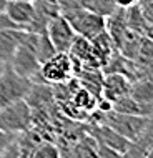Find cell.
Segmentation results:
<instances>
[{"mask_svg":"<svg viewBox=\"0 0 153 158\" xmlns=\"http://www.w3.org/2000/svg\"><path fill=\"white\" fill-rule=\"evenodd\" d=\"M87 133L90 135L97 143L107 145V147L113 148V150H117L122 156L125 155V152L128 150V147H130V140H126L125 136L117 133L113 128H110L108 125H105V123H90V125L87 127Z\"/></svg>","mask_w":153,"mask_h":158,"instance_id":"8","label":"cell"},{"mask_svg":"<svg viewBox=\"0 0 153 158\" xmlns=\"http://www.w3.org/2000/svg\"><path fill=\"white\" fill-rule=\"evenodd\" d=\"M32 108L27 100H17L0 108V130L7 133H22L32 127Z\"/></svg>","mask_w":153,"mask_h":158,"instance_id":"3","label":"cell"},{"mask_svg":"<svg viewBox=\"0 0 153 158\" xmlns=\"http://www.w3.org/2000/svg\"><path fill=\"white\" fill-rule=\"evenodd\" d=\"M8 27H15V25H14V22H12V20L5 15V12H0V30H2V28H8ZM15 28H17V27H15Z\"/></svg>","mask_w":153,"mask_h":158,"instance_id":"20","label":"cell"},{"mask_svg":"<svg viewBox=\"0 0 153 158\" xmlns=\"http://www.w3.org/2000/svg\"><path fill=\"white\" fill-rule=\"evenodd\" d=\"M60 14L68 20L72 28L76 35H82L85 38H93L107 27V19L87 8H72V10H62Z\"/></svg>","mask_w":153,"mask_h":158,"instance_id":"4","label":"cell"},{"mask_svg":"<svg viewBox=\"0 0 153 158\" xmlns=\"http://www.w3.org/2000/svg\"><path fill=\"white\" fill-rule=\"evenodd\" d=\"M140 0H115V3H117V7L120 8H128L131 5H135V3H138Z\"/></svg>","mask_w":153,"mask_h":158,"instance_id":"21","label":"cell"},{"mask_svg":"<svg viewBox=\"0 0 153 158\" xmlns=\"http://www.w3.org/2000/svg\"><path fill=\"white\" fill-rule=\"evenodd\" d=\"M3 67H5V65H3ZM3 67H2V65H0V72H2V68H3Z\"/></svg>","mask_w":153,"mask_h":158,"instance_id":"26","label":"cell"},{"mask_svg":"<svg viewBox=\"0 0 153 158\" xmlns=\"http://www.w3.org/2000/svg\"><path fill=\"white\" fill-rule=\"evenodd\" d=\"M97 156H103V158H107V156H122V155H120V153H118L117 150H113V148L107 147V145H100V143H97Z\"/></svg>","mask_w":153,"mask_h":158,"instance_id":"19","label":"cell"},{"mask_svg":"<svg viewBox=\"0 0 153 158\" xmlns=\"http://www.w3.org/2000/svg\"><path fill=\"white\" fill-rule=\"evenodd\" d=\"M23 2H35V0H23Z\"/></svg>","mask_w":153,"mask_h":158,"instance_id":"25","label":"cell"},{"mask_svg":"<svg viewBox=\"0 0 153 158\" xmlns=\"http://www.w3.org/2000/svg\"><path fill=\"white\" fill-rule=\"evenodd\" d=\"M100 118H95L90 123H105L110 128H113L117 133H120L122 136H125L126 140H135L137 136L143 131V128L147 127L150 117H138V115H128V113H122V112H115V110H107L101 112L97 108Z\"/></svg>","mask_w":153,"mask_h":158,"instance_id":"2","label":"cell"},{"mask_svg":"<svg viewBox=\"0 0 153 158\" xmlns=\"http://www.w3.org/2000/svg\"><path fill=\"white\" fill-rule=\"evenodd\" d=\"M143 37H147L148 40H151V42H153V22L147 25V28H145V33H143Z\"/></svg>","mask_w":153,"mask_h":158,"instance_id":"22","label":"cell"},{"mask_svg":"<svg viewBox=\"0 0 153 158\" xmlns=\"http://www.w3.org/2000/svg\"><path fill=\"white\" fill-rule=\"evenodd\" d=\"M131 80L120 73H103V85H101V97L108 102H115L118 98L130 95Z\"/></svg>","mask_w":153,"mask_h":158,"instance_id":"11","label":"cell"},{"mask_svg":"<svg viewBox=\"0 0 153 158\" xmlns=\"http://www.w3.org/2000/svg\"><path fill=\"white\" fill-rule=\"evenodd\" d=\"M35 40H37V33H33V32L25 33L23 42L15 50V53L8 65L14 68L19 75L28 78L32 83H45L40 73L42 63L38 62L37 53H35Z\"/></svg>","mask_w":153,"mask_h":158,"instance_id":"1","label":"cell"},{"mask_svg":"<svg viewBox=\"0 0 153 158\" xmlns=\"http://www.w3.org/2000/svg\"><path fill=\"white\" fill-rule=\"evenodd\" d=\"M15 133H7V131L0 130V156L5 155V150L8 148V145H10L12 138H14Z\"/></svg>","mask_w":153,"mask_h":158,"instance_id":"18","label":"cell"},{"mask_svg":"<svg viewBox=\"0 0 153 158\" xmlns=\"http://www.w3.org/2000/svg\"><path fill=\"white\" fill-rule=\"evenodd\" d=\"M5 3H7V0H0V12H3V8H5Z\"/></svg>","mask_w":153,"mask_h":158,"instance_id":"23","label":"cell"},{"mask_svg":"<svg viewBox=\"0 0 153 158\" xmlns=\"http://www.w3.org/2000/svg\"><path fill=\"white\" fill-rule=\"evenodd\" d=\"M27 30L15 27H8L0 30V65H8L14 57L15 50L23 42Z\"/></svg>","mask_w":153,"mask_h":158,"instance_id":"10","label":"cell"},{"mask_svg":"<svg viewBox=\"0 0 153 158\" xmlns=\"http://www.w3.org/2000/svg\"><path fill=\"white\" fill-rule=\"evenodd\" d=\"M32 156H35V158H57V156H60V150H58V145L52 143L50 140H45V142H42L35 148Z\"/></svg>","mask_w":153,"mask_h":158,"instance_id":"17","label":"cell"},{"mask_svg":"<svg viewBox=\"0 0 153 158\" xmlns=\"http://www.w3.org/2000/svg\"><path fill=\"white\" fill-rule=\"evenodd\" d=\"M153 147V117L148 120L147 127L135 140L130 142L128 150L123 156H148V152Z\"/></svg>","mask_w":153,"mask_h":158,"instance_id":"12","label":"cell"},{"mask_svg":"<svg viewBox=\"0 0 153 158\" xmlns=\"http://www.w3.org/2000/svg\"><path fill=\"white\" fill-rule=\"evenodd\" d=\"M5 15L14 22L17 28L27 30L35 20V5L33 2H23V0H7L5 8H3Z\"/></svg>","mask_w":153,"mask_h":158,"instance_id":"9","label":"cell"},{"mask_svg":"<svg viewBox=\"0 0 153 158\" xmlns=\"http://www.w3.org/2000/svg\"><path fill=\"white\" fill-rule=\"evenodd\" d=\"M90 45H92V52L93 57L97 58V62L100 63V68L107 63V60L112 57V53L117 50L113 40L110 38V35L107 33V30L100 32L98 35H95L93 38H90Z\"/></svg>","mask_w":153,"mask_h":158,"instance_id":"13","label":"cell"},{"mask_svg":"<svg viewBox=\"0 0 153 158\" xmlns=\"http://www.w3.org/2000/svg\"><path fill=\"white\" fill-rule=\"evenodd\" d=\"M130 95L143 103H153V77H145L131 82Z\"/></svg>","mask_w":153,"mask_h":158,"instance_id":"14","label":"cell"},{"mask_svg":"<svg viewBox=\"0 0 153 158\" xmlns=\"http://www.w3.org/2000/svg\"><path fill=\"white\" fill-rule=\"evenodd\" d=\"M32 85L28 78L19 75L10 65H5L0 72V108L25 98Z\"/></svg>","mask_w":153,"mask_h":158,"instance_id":"5","label":"cell"},{"mask_svg":"<svg viewBox=\"0 0 153 158\" xmlns=\"http://www.w3.org/2000/svg\"><path fill=\"white\" fill-rule=\"evenodd\" d=\"M52 2H58V0H52Z\"/></svg>","mask_w":153,"mask_h":158,"instance_id":"27","label":"cell"},{"mask_svg":"<svg viewBox=\"0 0 153 158\" xmlns=\"http://www.w3.org/2000/svg\"><path fill=\"white\" fill-rule=\"evenodd\" d=\"M148 158H153V147H151V150L148 152Z\"/></svg>","mask_w":153,"mask_h":158,"instance_id":"24","label":"cell"},{"mask_svg":"<svg viewBox=\"0 0 153 158\" xmlns=\"http://www.w3.org/2000/svg\"><path fill=\"white\" fill-rule=\"evenodd\" d=\"M125 15H126V25H128V30L138 33V35H143L148 22H147L145 17H143V12H142V8H140L138 3L125 8Z\"/></svg>","mask_w":153,"mask_h":158,"instance_id":"15","label":"cell"},{"mask_svg":"<svg viewBox=\"0 0 153 158\" xmlns=\"http://www.w3.org/2000/svg\"><path fill=\"white\" fill-rule=\"evenodd\" d=\"M35 53H37V58L40 63L47 62L50 57H53L57 53L53 44L50 42L48 35H47V30L37 33V40H35Z\"/></svg>","mask_w":153,"mask_h":158,"instance_id":"16","label":"cell"},{"mask_svg":"<svg viewBox=\"0 0 153 158\" xmlns=\"http://www.w3.org/2000/svg\"><path fill=\"white\" fill-rule=\"evenodd\" d=\"M40 73L45 83L55 85L73 78V62L68 52H57L40 65Z\"/></svg>","mask_w":153,"mask_h":158,"instance_id":"6","label":"cell"},{"mask_svg":"<svg viewBox=\"0 0 153 158\" xmlns=\"http://www.w3.org/2000/svg\"><path fill=\"white\" fill-rule=\"evenodd\" d=\"M47 35H48L50 42L53 44L57 52H68L76 33L72 28V25L68 23V20L60 14V15L53 17L48 22V25H47Z\"/></svg>","mask_w":153,"mask_h":158,"instance_id":"7","label":"cell"}]
</instances>
